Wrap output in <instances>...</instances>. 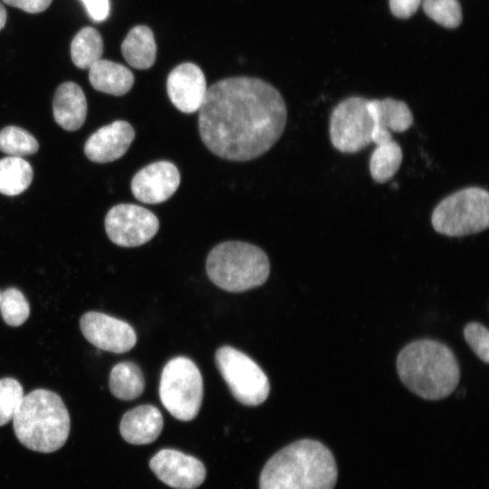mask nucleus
I'll list each match as a JSON object with an SVG mask.
<instances>
[{
  "label": "nucleus",
  "mask_w": 489,
  "mask_h": 489,
  "mask_svg": "<svg viewBox=\"0 0 489 489\" xmlns=\"http://www.w3.org/2000/svg\"><path fill=\"white\" fill-rule=\"evenodd\" d=\"M286 120V104L276 88L258 78L236 76L207 89L199 109L198 130L214 155L248 161L278 141Z\"/></svg>",
  "instance_id": "nucleus-1"
},
{
  "label": "nucleus",
  "mask_w": 489,
  "mask_h": 489,
  "mask_svg": "<svg viewBox=\"0 0 489 489\" xmlns=\"http://www.w3.org/2000/svg\"><path fill=\"white\" fill-rule=\"evenodd\" d=\"M338 470L331 451L304 438L289 444L264 465L259 489H333Z\"/></svg>",
  "instance_id": "nucleus-2"
},
{
  "label": "nucleus",
  "mask_w": 489,
  "mask_h": 489,
  "mask_svg": "<svg viewBox=\"0 0 489 489\" xmlns=\"http://www.w3.org/2000/svg\"><path fill=\"white\" fill-rule=\"evenodd\" d=\"M402 383L417 396L439 400L456 388L460 379L458 361L446 344L430 339L413 340L397 358Z\"/></svg>",
  "instance_id": "nucleus-3"
},
{
  "label": "nucleus",
  "mask_w": 489,
  "mask_h": 489,
  "mask_svg": "<svg viewBox=\"0 0 489 489\" xmlns=\"http://www.w3.org/2000/svg\"><path fill=\"white\" fill-rule=\"evenodd\" d=\"M12 420L18 441L35 452H55L69 436L68 409L61 397L48 389L37 388L24 396Z\"/></svg>",
  "instance_id": "nucleus-4"
},
{
  "label": "nucleus",
  "mask_w": 489,
  "mask_h": 489,
  "mask_svg": "<svg viewBox=\"0 0 489 489\" xmlns=\"http://www.w3.org/2000/svg\"><path fill=\"white\" fill-rule=\"evenodd\" d=\"M213 283L232 292H241L264 284L270 273L267 254L258 246L241 241L216 245L206 262Z\"/></svg>",
  "instance_id": "nucleus-5"
},
{
  "label": "nucleus",
  "mask_w": 489,
  "mask_h": 489,
  "mask_svg": "<svg viewBox=\"0 0 489 489\" xmlns=\"http://www.w3.org/2000/svg\"><path fill=\"white\" fill-rule=\"evenodd\" d=\"M431 224L435 231L449 237L480 233L489 225V193L479 187L457 190L434 208Z\"/></svg>",
  "instance_id": "nucleus-6"
},
{
  "label": "nucleus",
  "mask_w": 489,
  "mask_h": 489,
  "mask_svg": "<svg viewBox=\"0 0 489 489\" xmlns=\"http://www.w3.org/2000/svg\"><path fill=\"white\" fill-rule=\"evenodd\" d=\"M159 398L175 418L189 421L197 417L203 399V379L191 360L176 357L165 365L160 377Z\"/></svg>",
  "instance_id": "nucleus-7"
},
{
  "label": "nucleus",
  "mask_w": 489,
  "mask_h": 489,
  "mask_svg": "<svg viewBox=\"0 0 489 489\" xmlns=\"http://www.w3.org/2000/svg\"><path fill=\"white\" fill-rule=\"evenodd\" d=\"M215 360L236 400L246 406H257L266 400L269 379L250 357L233 347L223 346L216 351Z\"/></svg>",
  "instance_id": "nucleus-8"
},
{
  "label": "nucleus",
  "mask_w": 489,
  "mask_h": 489,
  "mask_svg": "<svg viewBox=\"0 0 489 489\" xmlns=\"http://www.w3.org/2000/svg\"><path fill=\"white\" fill-rule=\"evenodd\" d=\"M368 103V99L353 96L340 101L333 109L329 134L337 150L356 153L372 143L374 122Z\"/></svg>",
  "instance_id": "nucleus-9"
},
{
  "label": "nucleus",
  "mask_w": 489,
  "mask_h": 489,
  "mask_svg": "<svg viewBox=\"0 0 489 489\" xmlns=\"http://www.w3.org/2000/svg\"><path fill=\"white\" fill-rule=\"evenodd\" d=\"M110 240L122 247H136L150 241L158 233L159 221L149 209L133 204H119L105 216Z\"/></svg>",
  "instance_id": "nucleus-10"
},
{
  "label": "nucleus",
  "mask_w": 489,
  "mask_h": 489,
  "mask_svg": "<svg viewBox=\"0 0 489 489\" xmlns=\"http://www.w3.org/2000/svg\"><path fill=\"white\" fill-rule=\"evenodd\" d=\"M80 328L90 343L105 351L124 353L137 342L136 332L128 322L102 312L84 313Z\"/></svg>",
  "instance_id": "nucleus-11"
},
{
  "label": "nucleus",
  "mask_w": 489,
  "mask_h": 489,
  "mask_svg": "<svg viewBox=\"0 0 489 489\" xmlns=\"http://www.w3.org/2000/svg\"><path fill=\"white\" fill-rule=\"evenodd\" d=\"M155 475L175 489H196L206 478V467L197 458L172 448L156 453L149 461Z\"/></svg>",
  "instance_id": "nucleus-12"
},
{
  "label": "nucleus",
  "mask_w": 489,
  "mask_h": 489,
  "mask_svg": "<svg viewBox=\"0 0 489 489\" xmlns=\"http://www.w3.org/2000/svg\"><path fill=\"white\" fill-rule=\"evenodd\" d=\"M180 174L170 161L153 162L132 177L130 187L136 199L145 204H159L168 200L177 189Z\"/></svg>",
  "instance_id": "nucleus-13"
},
{
  "label": "nucleus",
  "mask_w": 489,
  "mask_h": 489,
  "mask_svg": "<svg viewBox=\"0 0 489 489\" xmlns=\"http://www.w3.org/2000/svg\"><path fill=\"white\" fill-rule=\"evenodd\" d=\"M206 91L204 72L195 63H181L176 66L168 76V98L181 112L193 113L199 110Z\"/></svg>",
  "instance_id": "nucleus-14"
},
{
  "label": "nucleus",
  "mask_w": 489,
  "mask_h": 489,
  "mask_svg": "<svg viewBox=\"0 0 489 489\" xmlns=\"http://www.w3.org/2000/svg\"><path fill=\"white\" fill-rule=\"evenodd\" d=\"M134 137V129L129 122L116 120L90 136L84 145V153L92 162H111L127 152Z\"/></svg>",
  "instance_id": "nucleus-15"
},
{
  "label": "nucleus",
  "mask_w": 489,
  "mask_h": 489,
  "mask_svg": "<svg viewBox=\"0 0 489 489\" xmlns=\"http://www.w3.org/2000/svg\"><path fill=\"white\" fill-rule=\"evenodd\" d=\"M368 107L374 122L372 143L376 146L392 140L391 132H405L413 124V114L402 101L369 100Z\"/></svg>",
  "instance_id": "nucleus-16"
},
{
  "label": "nucleus",
  "mask_w": 489,
  "mask_h": 489,
  "mask_svg": "<svg viewBox=\"0 0 489 489\" xmlns=\"http://www.w3.org/2000/svg\"><path fill=\"white\" fill-rule=\"evenodd\" d=\"M163 417L153 405H141L128 410L121 417L120 433L131 445L154 442L163 429Z\"/></svg>",
  "instance_id": "nucleus-17"
},
{
  "label": "nucleus",
  "mask_w": 489,
  "mask_h": 489,
  "mask_svg": "<svg viewBox=\"0 0 489 489\" xmlns=\"http://www.w3.org/2000/svg\"><path fill=\"white\" fill-rule=\"evenodd\" d=\"M53 113L56 123L65 130H77L83 125L87 101L77 83L65 82L59 85L53 97Z\"/></svg>",
  "instance_id": "nucleus-18"
},
{
  "label": "nucleus",
  "mask_w": 489,
  "mask_h": 489,
  "mask_svg": "<svg viewBox=\"0 0 489 489\" xmlns=\"http://www.w3.org/2000/svg\"><path fill=\"white\" fill-rule=\"evenodd\" d=\"M89 70L90 83L96 91L121 96L133 86L134 75L123 64L100 59Z\"/></svg>",
  "instance_id": "nucleus-19"
},
{
  "label": "nucleus",
  "mask_w": 489,
  "mask_h": 489,
  "mask_svg": "<svg viewBox=\"0 0 489 489\" xmlns=\"http://www.w3.org/2000/svg\"><path fill=\"white\" fill-rule=\"evenodd\" d=\"M120 49L125 61L136 69L146 70L155 62L157 45L151 29L146 25L133 27L123 40Z\"/></svg>",
  "instance_id": "nucleus-20"
},
{
  "label": "nucleus",
  "mask_w": 489,
  "mask_h": 489,
  "mask_svg": "<svg viewBox=\"0 0 489 489\" xmlns=\"http://www.w3.org/2000/svg\"><path fill=\"white\" fill-rule=\"evenodd\" d=\"M109 387L111 394L119 399H135L142 394L145 388L143 373L134 362H120L110 370Z\"/></svg>",
  "instance_id": "nucleus-21"
},
{
  "label": "nucleus",
  "mask_w": 489,
  "mask_h": 489,
  "mask_svg": "<svg viewBox=\"0 0 489 489\" xmlns=\"http://www.w3.org/2000/svg\"><path fill=\"white\" fill-rule=\"evenodd\" d=\"M31 164L19 157L8 156L0 159V193L16 196L23 193L33 180Z\"/></svg>",
  "instance_id": "nucleus-22"
},
{
  "label": "nucleus",
  "mask_w": 489,
  "mask_h": 489,
  "mask_svg": "<svg viewBox=\"0 0 489 489\" xmlns=\"http://www.w3.org/2000/svg\"><path fill=\"white\" fill-rule=\"evenodd\" d=\"M402 158V149L395 140L377 145L369 163L372 179L380 184L391 179L399 169Z\"/></svg>",
  "instance_id": "nucleus-23"
},
{
  "label": "nucleus",
  "mask_w": 489,
  "mask_h": 489,
  "mask_svg": "<svg viewBox=\"0 0 489 489\" xmlns=\"http://www.w3.org/2000/svg\"><path fill=\"white\" fill-rule=\"evenodd\" d=\"M103 40L101 34L92 27L81 29L71 43V57L74 65L80 69H89L101 59Z\"/></svg>",
  "instance_id": "nucleus-24"
},
{
  "label": "nucleus",
  "mask_w": 489,
  "mask_h": 489,
  "mask_svg": "<svg viewBox=\"0 0 489 489\" xmlns=\"http://www.w3.org/2000/svg\"><path fill=\"white\" fill-rule=\"evenodd\" d=\"M38 141L27 130L7 126L0 131V150L12 157L23 158L37 152Z\"/></svg>",
  "instance_id": "nucleus-25"
},
{
  "label": "nucleus",
  "mask_w": 489,
  "mask_h": 489,
  "mask_svg": "<svg viewBox=\"0 0 489 489\" xmlns=\"http://www.w3.org/2000/svg\"><path fill=\"white\" fill-rule=\"evenodd\" d=\"M0 313L7 325L20 326L30 315V305L19 289L10 287L1 293Z\"/></svg>",
  "instance_id": "nucleus-26"
},
{
  "label": "nucleus",
  "mask_w": 489,
  "mask_h": 489,
  "mask_svg": "<svg viewBox=\"0 0 489 489\" xmlns=\"http://www.w3.org/2000/svg\"><path fill=\"white\" fill-rule=\"evenodd\" d=\"M427 15L446 28H455L462 21L461 5L457 0H423Z\"/></svg>",
  "instance_id": "nucleus-27"
},
{
  "label": "nucleus",
  "mask_w": 489,
  "mask_h": 489,
  "mask_svg": "<svg viewBox=\"0 0 489 489\" xmlns=\"http://www.w3.org/2000/svg\"><path fill=\"white\" fill-rule=\"evenodd\" d=\"M24 396L18 380L9 377L0 379V427L13 419Z\"/></svg>",
  "instance_id": "nucleus-28"
},
{
  "label": "nucleus",
  "mask_w": 489,
  "mask_h": 489,
  "mask_svg": "<svg viewBox=\"0 0 489 489\" xmlns=\"http://www.w3.org/2000/svg\"><path fill=\"white\" fill-rule=\"evenodd\" d=\"M464 338L474 353L484 363L489 361V331L477 321H471L464 328Z\"/></svg>",
  "instance_id": "nucleus-29"
},
{
  "label": "nucleus",
  "mask_w": 489,
  "mask_h": 489,
  "mask_svg": "<svg viewBox=\"0 0 489 489\" xmlns=\"http://www.w3.org/2000/svg\"><path fill=\"white\" fill-rule=\"evenodd\" d=\"M421 0H389L392 14L398 18L406 19L417 10Z\"/></svg>",
  "instance_id": "nucleus-30"
},
{
  "label": "nucleus",
  "mask_w": 489,
  "mask_h": 489,
  "mask_svg": "<svg viewBox=\"0 0 489 489\" xmlns=\"http://www.w3.org/2000/svg\"><path fill=\"white\" fill-rule=\"evenodd\" d=\"M90 17L95 22H101L109 15V0H82Z\"/></svg>",
  "instance_id": "nucleus-31"
},
{
  "label": "nucleus",
  "mask_w": 489,
  "mask_h": 489,
  "mask_svg": "<svg viewBox=\"0 0 489 489\" xmlns=\"http://www.w3.org/2000/svg\"><path fill=\"white\" fill-rule=\"evenodd\" d=\"M5 4L19 8L26 13L37 14L44 11L52 0H3Z\"/></svg>",
  "instance_id": "nucleus-32"
},
{
  "label": "nucleus",
  "mask_w": 489,
  "mask_h": 489,
  "mask_svg": "<svg viewBox=\"0 0 489 489\" xmlns=\"http://www.w3.org/2000/svg\"><path fill=\"white\" fill-rule=\"evenodd\" d=\"M6 22V10L0 3V30L5 26Z\"/></svg>",
  "instance_id": "nucleus-33"
},
{
  "label": "nucleus",
  "mask_w": 489,
  "mask_h": 489,
  "mask_svg": "<svg viewBox=\"0 0 489 489\" xmlns=\"http://www.w3.org/2000/svg\"><path fill=\"white\" fill-rule=\"evenodd\" d=\"M1 293H2V291L0 290V298H1Z\"/></svg>",
  "instance_id": "nucleus-34"
}]
</instances>
